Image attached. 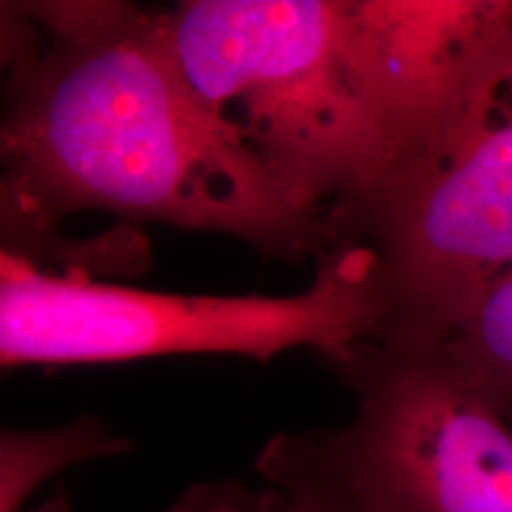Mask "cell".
<instances>
[{"instance_id": "6da1fadb", "label": "cell", "mask_w": 512, "mask_h": 512, "mask_svg": "<svg viewBox=\"0 0 512 512\" xmlns=\"http://www.w3.org/2000/svg\"><path fill=\"white\" fill-rule=\"evenodd\" d=\"M3 252L34 261L76 211L238 238L299 261L342 242L204 110L162 10L3 3Z\"/></svg>"}, {"instance_id": "7a4b0ae2", "label": "cell", "mask_w": 512, "mask_h": 512, "mask_svg": "<svg viewBox=\"0 0 512 512\" xmlns=\"http://www.w3.org/2000/svg\"><path fill=\"white\" fill-rule=\"evenodd\" d=\"M164 22L204 110L292 202L347 238L392 169L394 143L344 0H185Z\"/></svg>"}, {"instance_id": "3957f363", "label": "cell", "mask_w": 512, "mask_h": 512, "mask_svg": "<svg viewBox=\"0 0 512 512\" xmlns=\"http://www.w3.org/2000/svg\"><path fill=\"white\" fill-rule=\"evenodd\" d=\"M389 330L380 256L342 240L316 259V278L290 297H216L95 283L3 252L0 363L76 366L176 354H230L254 361L290 349L332 356Z\"/></svg>"}, {"instance_id": "277c9868", "label": "cell", "mask_w": 512, "mask_h": 512, "mask_svg": "<svg viewBox=\"0 0 512 512\" xmlns=\"http://www.w3.org/2000/svg\"><path fill=\"white\" fill-rule=\"evenodd\" d=\"M354 389L335 430L280 434L256 467L335 512H512V430L434 344L361 342L323 356Z\"/></svg>"}, {"instance_id": "5b68a950", "label": "cell", "mask_w": 512, "mask_h": 512, "mask_svg": "<svg viewBox=\"0 0 512 512\" xmlns=\"http://www.w3.org/2000/svg\"><path fill=\"white\" fill-rule=\"evenodd\" d=\"M344 240L380 256L396 342H441L512 266V17Z\"/></svg>"}, {"instance_id": "8992f818", "label": "cell", "mask_w": 512, "mask_h": 512, "mask_svg": "<svg viewBox=\"0 0 512 512\" xmlns=\"http://www.w3.org/2000/svg\"><path fill=\"white\" fill-rule=\"evenodd\" d=\"M512 0H344L347 34L394 143V162L437 119Z\"/></svg>"}, {"instance_id": "52a82bcc", "label": "cell", "mask_w": 512, "mask_h": 512, "mask_svg": "<svg viewBox=\"0 0 512 512\" xmlns=\"http://www.w3.org/2000/svg\"><path fill=\"white\" fill-rule=\"evenodd\" d=\"M434 347L498 413L512 418V266L479 290Z\"/></svg>"}, {"instance_id": "ba28073f", "label": "cell", "mask_w": 512, "mask_h": 512, "mask_svg": "<svg viewBox=\"0 0 512 512\" xmlns=\"http://www.w3.org/2000/svg\"><path fill=\"white\" fill-rule=\"evenodd\" d=\"M131 441L114 434L95 415H81L53 430H5L0 434V512H24V503L64 467L119 456Z\"/></svg>"}, {"instance_id": "9c48e42d", "label": "cell", "mask_w": 512, "mask_h": 512, "mask_svg": "<svg viewBox=\"0 0 512 512\" xmlns=\"http://www.w3.org/2000/svg\"><path fill=\"white\" fill-rule=\"evenodd\" d=\"M24 512H72V503H69L67 491L57 489L55 494L50 496L43 505H38L36 510H24ZM178 512H294V508L285 501V498H283V503H280L278 510L275 508L273 510H254V508H247V505H242V503L226 501V498H211V501H204V498H200V501L178 508Z\"/></svg>"}, {"instance_id": "30bf717a", "label": "cell", "mask_w": 512, "mask_h": 512, "mask_svg": "<svg viewBox=\"0 0 512 512\" xmlns=\"http://www.w3.org/2000/svg\"><path fill=\"white\" fill-rule=\"evenodd\" d=\"M285 501L292 505L294 512H320L316 505H309V503H304V501H292V498H285Z\"/></svg>"}, {"instance_id": "8fae6325", "label": "cell", "mask_w": 512, "mask_h": 512, "mask_svg": "<svg viewBox=\"0 0 512 512\" xmlns=\"http://www.w3.org/2000/svg\"><path fill=\"white\" fill-rule=\"evenodd\" d=\"M292 501H297V498H292ZM306 503V501H304ZM309 505H313V503H309ZM316 508H318V505H316ZM320 512H335V510H325V508H318Z\"/></svg>"}]
</instances>
